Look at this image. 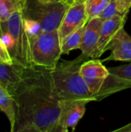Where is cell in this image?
I'll return each mask as SVG.
<instances>
[{"mask_svg": "<svg viewBox=\"0 0 131 132\" xmlns=\"http://www.w3.org/2000/svg\"><path fill=\"white\" fill-rule=\"evenodd\" d=\"M15 121L12 132H58L60 101L50 71L38 67H25L12 94Z\"/></svg>", "mask_w": 131, "mask_h": 132, "instance_id": "1", "label": "cell"}, {"mask_svg": "<svg viewBox=\"0 0 131 132\" xmlns=\"http://www.w3.org/2000/svg\"><path fill=\"white\" fill-rule=\"evenodd\" d=\"M87 56L82 53L76 60H63L49 70L54 90L59 101L87 100L97 101L80 74V67Z\"/></svg>", "mask_w": 131, "mask_h": 132, "instance_id": "2", "label": "cell"}, {"mask_svg": "<svg viewBox=\"0 0 131 132\" xmlns=\"http://www.w3.org/2000/svg\"><path fill=\"white\" fill-rule=\"evenodd\" d=\"M68 7L63 2L45 3L39 0H25L22 12L29 38L42 32L58 30Z\"/></svg>", "mask_w": 131, "mask_h": 132, "instance_id": "3", "label": "cell"}, {"mask_svg": "<svg viewBox=\"0 0 131 132\" xmlns=\"http://www.w3.org/2000/svg\"><path fill=\"white\" fill-rule=\"evenodd\" d=\"M22 11H16L6 21L0 22V37L6 46L13 63L24 67H30L33 66L30 58L29 39L25 29Z\"/></svg>", "mask_w": 131, "mask_h": 132, "instance_id": "4", "label": "cell"}, {"mask_svg": "<svg viewBox=\"0 0 131 132\" xmlns=\"http://www.w3.org/2000/svg\"><path fill=\"white\" fill-rule=\"evenodd\" d=\"M29 39L32 65L48 70H53L62 55L58 30L42 32Z\"/></svg>", "mask_w": 131, "mask_h": 132, "instance_id": "5", "label": "cell"}, {"mask_svg": "<svg viewBox=\"0 0 131 132\" xmlns=\"http://www.w3.org/2000/svg\"><path fill=\"white\" fill-rule=\"evenodd\" d=\"M90 103L87 100L60 101V113L58 122V132L73 131L86 112V106Z\"/></svg>", "mask_w": 131, "mask_h": 132, "instance_id": "6", "label": "cell"}, {"mask_svg": "<svg viewBox=\"0 0 131 132\" xmlns=\"http://www.w3.org/2000/svg\"><path fill=\"white\" fill-rule=\"evenodd\" d=\"M80 74L90 91L96 97L110 76V71L102 61L98 59H93L82 63Z\"/></svg>", "mask_w": 131, "mask_h": 132, "instance_id": "7", "label": "cell"}, {"mask_svg": "<svg viewBox=\"0 0 131 132\" xmlns=\"http://www.w3.org/2000/svg\"><path fill=\"white\" fill-rule=\"evenodd\" d=\"M88 22L85 2L76 0L66 11L58 29L60 41L69 33L85 26Z\"/></svg>", "mask_w": 131, "mask_h": 132, "instance_id": "8", "label": "cell"}, {"mask_svg": "<svg viewBox=\"0 0 131 132\" xmlns=\"http://www.w3.org/2000/svg\"><path fill=\"white\" fill-rule=\"evenodd\" d=\"M107 50H110L111 54L104 60L131 62V36L124 27L120 28L111 39L106 48Z\"/></svg>", "mask_w": 131, "mask_h": 132, "instance_id": "9", "label": "cell"}, {"mask_svg": "<svg viewBox=\"0 0 131 132\" xmlns=\"http://www.w3.org/2000/svg\"><path fill=\"white\" fill-rule=\"evenodd\" d=\"M103 20L99 16L93 18L86 22L80 50L87 57L96 59L97 47L99 41L100 29Z\"/></svg>", "mask_w": 131, "mask_h": 132, "instance_id": "10", "label": "cell"}, {"mask_svg": "<svg viewBox=\"0 0 131 132\" xmlns=\"http://www.w3.org/2000/svg\"><path fill=\"white\" fill-rule=\"evenodd\" d=\"M126 17L127 15H115L103 22L97 47L96 59L100 57L106 52V48L111 39L120 28L124 27Z\"/></svg>", "mask_w": 131, "mask_h": 132, "instance_id": "11", "label": "cell"}, {"mask_svg": "<svg viewBox=\"0 0 131 132\" xmlns=\"http://www.w3.org/2000/svg\"><path fill=\"white\" fill-rule=\"evenodd\" d=\"M25 68L15 63L8 64L0 62V84L5 86L12 94L18 87Z\"/></svg>", "mask_w": 131, "mask_h": 132, "instance_id": "12", "label": "cell"}, {"mask_svg": "<svg viewBox=\"0 0 131 132\" xmlns=\"http://www.w3.org/2000/svg\"><path fill=\"white\" fill-rule=\"evenodd\" d=\"M0 110L6 115L9 121L11 130L13 128L16 115V105L12 94L0 84Z\"/></svg>", "mask_w": 131, "mask_h": 132, "instance_id": "13", "label": "cell"}, {"mask_svg": "<svg viewBox=\"0 0 131 132\" xmlns=\"http://www.w3.org/2000/svg\"><path fill=\"white\" fill-rule=\"evenodd\" d=\"M85 26L69 33L60 41L62 54H68L70 51L73 50L80 49L83 40Z\"/></svg>", "mask_w": 131, "mask_h": 132, "instance_id": "14", "label": "cell"}, {"mask_svg": "<svg viewBox=\"0 0 131 132\" xmlns=\"http://www.w3.org/2000/svg\"><path fill=\"white\" fill-rule=\"evenodd\" d=\"M25 0H0V22L6 21L15 12L22 10Z\"/></svg>", "mask_w": 131, "mask_h": 132, "instance_id": "15", "label": "cell"}, {"mask_svg": "<svg viewBox=\"0 0 131 132\" xmlns=\"http://www.w3.org/2000/svg\"><path fill=\"white\" fill-rule=\"evenodd\" d=\"M84 2L88 20H90L93 18L99 17L110 0H85Z\"/></svg>", "mask_w": 131, "mask_h": 132, "instance_id": "16", "label": "cell"}, {"mask_svg": "<svg viewBox=\"0 0 131 132\" xmlns=\"http://www.w3.org/2000/svg\"><path fill=\"white\" fill-rule=\"evenodd\" d=\"M115 15H127L121 13L120 11L117 1V0H110L107 6L105 8V9L103 11V12L100 14V17L104 21L107 19H109Z\"/></svg>", "mask_w": 131, "mask_h": 132, "instance_id": "17", "label": "cell"}, {"mask_svg": "<svg viewBox=\"0 0 131 132\" xmlns=\"http://www.w3.org/2000/svg\"><path fill=\"white\" fill-rule=\"evenodd\" d=\"M110 73L131 82V62L128 64L108 68Z\"/></svg>", "mask_w": 131, "mask_h": 132, "instance_id": "18", "label": "cell"}, {"mask_svg": "<svg viewBox=\"0 0 131 132\" xmlns=\"http://www.w3.org/2000/svg\"><path fill=\"white\" fill-rule=\"evenodd\" d=\"M0 62L4 63H8V64H12L13 60L12 58L5 45L3 40L0 37Z\"/></svg>", "mask_w": 131, "mask_h": 132, "instance_id": "19", "label": "cell"}, {"mask_svg": "<svg viewBox=\"0 0 131 132\" xmlns=\"http://www.w3.org/2000/svg\"><path fill=\"white\" fill-rule=\"evenodd\" d=\"M120 11L124 15H127L131 8V0H117Z\"/></svg>", "mask_w": 131, "mask_h": 132, "instance_id": "20", "label": "cell"}, {"mask_svg": "<svg viewBox=\"0 0 131 132\" xmlns=\"http://www.w3.org/2000/svg\"><path fill=\"white\" fill-rule=\"evenodd\" d=\"M39 1L45 3H59V2H63V0H39Z\"/></svg>", "mask_w": 131, "mask_h": 132, "instance_id": "21", "label": "cell"}, {"mask_svg": "<svg viewBox=\"0 0 131 132\" xmlns=\"http://www.w3.org/2000/svg\"><path fill=\"white\" fill-rule=\"evenodd\" d=\"M76 1V0H63V2L65 3V4H66L67 5L69 6L70 5H72V4H73V2H75Z\"/></svg>", "mask_w": 131, "mask_h": 132, "instance_id": "22", "label": "cell"}, {"mask_svg": "<svg viewBox=\"0 0 131 132\" xmlns=\"http://www.w3.org/2000/svg\"><path fill=\"white\" fill-rule=\"evenodd\" d=\"M81 1H85V0H81Z\"/></svg>", "mask_w": 131, "mask_h": 132, "instance_id": "23", "label": "cell"}, {"mask_svg": "<svg viewBox=\"0 0 131 132\" xmlns=\"http://www.w3.org/2000/svg\"><path fill=\"white\" fill-rule=\"evenodd\" d=\"M130 125H131V124H130ZM130 131H131V129H130Z\"/></svg>", "mask_w": 131, "mask_h": 132, "instance_id": "24", "label": "cell"}]
</instances>
